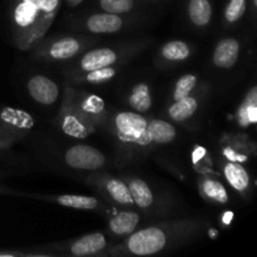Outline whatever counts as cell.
I'll use <instances>...</instances> for the list:
<instances>
[{
  "mask_svg": "<svg viewBox=\"0 0 257 257\" xmlns=\"http://www.w3.org/2000/svg\"><path fill=\"white\" fill-rule=\"evenodd\" d=\"M147 119L138 112H118L113 117V132L122 145L135 150L151 147L147 135Z\"/></svg>",
  "mask_w": 257,
  "mask_h": 257,
  "instance_id": "cell-1",
  "label": "cell"
},
{
  "mask_svg": "<svg viewBox=\"0 0 257 257\" xmlns=\"http://www.w3.org/2000/svg\"><path fill=\"white\" fill-rule=\"evenodd\" d=\"M168 242V235L163 228L147 227L133 232L124 243L128 253L137 256H150L160 252Z\"/></svg>",
  "mask_w": 257,
  "mask_h": 257,
  "instance_id": "cell-2",
  "label": "cell"
},
{
  "mask_svg": "<svg viewBox=\"0 0 257 257\" xmlns=\"http://www.w3.org/2000/svg\"><path fill=\"white\" fill-rule=\"evenodd\" d=\"M64 161L74 170L97 171L105 165V156L92 146L75 145L64 153Z\"/></svg>",
  "mask_w": 257,
  "mask_h": 257,
  "instance_id": "cell-3",
  "label": "cell"
},
{
  "mask_svg": "<svg viewBox=\"0 0 257 257\" xmlns=\"http://www.w3.org/2000/svg\"><path fill=\"white\" fill-rule=\"evenodd\" d=\"M34 124L32 115L23 110L7 107L0 112V141L17 138L22 132H28Z\"/></svg>",
  "mask_w": 257,
  "mask_h": 257,
  "instance_id": "cell-4",
  "label": "cell"
},
{
  "mask_svg": "<svg viewBox=\"0 0 257 257\" xmlns=\"http://www.w3.org/2000/svg\"><path fill=\"white\" fill-rule=\"evenodd\" d=\"M28 92L35 102L43 105H52L59 98V87L54 80L45 75H34L28 80Z\"/></svg>",
  "mask_w": 257,
  "mask_h": 257,
  "instance_id": "cell-5",
  "label": "cell"
},
{
  "mask_svg": "<svg viewBox=\"0 0 257 257\" xmlns=\"http://www.w3.org/2000/svg\"><path fill=\"white\" fill-rule=\"evenodd\" d=\"M240 55V43L233 38L220 40L213 50V64L222 69H230L237 63Z\"/></svg>",
  "mask_w": 257,
  "mask_h": 257,
  "instance_id": "cell-6",
  "label": "cell"
},
{
  "mask_svg": "<svg viewBox=\"0 0 257 257\" xmlns=\"http://www.w3.org/2000/svg\"><path fill=\"white\" fill-rule=\"evenodd\" d=\"M85 27L94 34H110L122 29L123 20L118 14L105 12L98 13L88 18Z\"/></svg>",
  "mask_w": 257,
  "mask_h": 257,
  "instance_id": "cell-7",
  "label": "cell"
},
{
  "mask_svg": "<svg viewBox=\"0 0 257 257\" xmlns=\"http://www.w3.org/2000/svg\"><path fill=\"white\" fill-rule=\"evenodd\" d=\"M117 62V53L109 48H99L85 53L80 59V69L84 72L110 67Z\"/></svg>",
  "mask_w": 257,
  "mask_h": 257,
  "instance_id": "cell-8",
  "label": "cell"
},
{
  "mask_svg": "<svg viewBox=\"0 0 257 257\" xmlns=\"http://www.w3.org/2000/svg\"><path fill=\"white\" fill-rule=\"evenodd\" d=\"M105 247H107L105 236L100 232H94L83 236V237L74 241L73 245L70 246V252H72V255L78 257L90 256L100 252Z\"/></svg>",
  "mask_w": 257,
  "mask_h": 257,
  "instance_id": "cell-9",
  "label": "cell"
},
{
  "mask_svg": "<svg viewBox=\"0 0 257 257\" xmlns=\"http://www.w3.org/2000/svg\"><path fill=\"white\" fill-rule=\"evenodd\" d=\"M147 135L152 145H167L177 137V131L162 119H152L147 123Z\"/></svg>",
  "mask_w": 257,
  "mask_h": 257,
  "instance_id": "cell-10",
  "label": "cell"
},
{
  "mask_svg": "<svg viewBox=\"0 0 257 257\" xmlns=\"http://www.w3.org/2000/svg\"><path fill=\"white\" fill-rule=\"evenodd\" d=\"M42 13L27 0H19L14 8V22L20 29H29L30 27H34L39 20Z\"/></svg>",
  "mask_w": 257,
  "mask_h": 257,
  "instance_id": "cell-11",
  "label": "cell"
},
{
  "mask_svg": "<svg viewBox=\"0 0 257 257\" xmlns=\"http://www.w3.org/2000/svg\"><path fill=\"white\" fill-rule=\"evenodd\" d=\"M140 222V215L131 211L119 212L109 221V228L114 235L127 236L131 235Z\"/></svg>",
  "mask_w": 257,
  "mask_h": 257,
  "instance_id": "cell-12",
  "label": "cell"
},
{
  "mask_svg": "<svg viewBox=\"0 0 257 257\" xmlns=\"http://www.w3.org/2000/svg\"><path fill=\"white\" fill-rule=\"evenodd\" d=\"M62 128L68 136L73 138H84L90 132L87 117H83L78 113H67L63 117Z\"/></svg>",
  "mask_w": 257,
  "mask_h": 257,
  "instance_id": "cell-13",
  "label": "cell"
},
{
  "mask_svg": "<svg viewBox=\"0 0 257 257\" xmlns=\"http://www.w3.org/2000/svg\"><path fill=\"white\" fill-rule=\"evenodd\" d=\"M188 17L196 27H206L212 18L210 0H190L187 5Z\"/></svg>",
  "mask_w": 257,
  "mask_h": 257,
  "instance_id": "cell-14",
  "label": "cell"
},
{
  "mask_svg": "<svg viewBox=\"0 0 257 257\" xmlns=\"http://www.w3.org/2000/svg\"><path fill=\"white\" fill-rule=\"evenodd\" d=\"M226 180L237 191H246L250 187V176L247 171L237 162H227L223 167Z\"/></svg>",
  "mask_w": 257,
  "mask_h": 257,
  "instance_id": "cell-15",
  "label": "cell"
},
{
  "mask_svg": "<svg viewBox=\"0 0 257 257\" xmlns=\"http://www.w3.org/2000/svg\"><path fill=\"white\" fill-rule=\"evenodd\" d=\"M127 186L131 196H132L133 203H136L142 210H146V208L152 206L155 197H153L150 186L145 181L140 180V178H135V180H131Z\"/></svg>",
  "mask_w": 257,
  "mask_h": 257,
  "instance_id": "cell-16",
  "label": "cell"
},
{
  "mask_svg": "<svg viewBox=\"0 0 257 257\" xmlns=\"http://www.w3.org/2000/svg\"><path fill=\"white\" fill-rule=\"evenodd\" d=\"M80 49L79 40L75 38L65 37L62 39H58L52 44L49 49V54L53 59L65 60L74 57Z\"/></svg>",
  "mask_w": 257,
  "mask_h": 257,
  "instance_id": "cell-17",
  "label": "cell"
},
{
  "mask_svg": "<svg viewBox=\"0 0 257 257\" xmlns=\"http://www.w3.org/2000/svg\"><path fill=\"white\" fill-rule=\"evenodd\" d=\"M131 108L138 113L148 112L152 107V98H151L150 87L146 83H140L135 85L128 98Z\"/></svg>",
  "mask_w": 257,
  "mask_h": 257,
  "instance_id": "cell-18",
  "label": "cell"
},
{
  "mask_svg": "<svg viewBox=\"0 0 257 257\" xmlns=\"http://www.w3.org/2000/svg\"><path fill=\"white\" fill-rule=\"evenodd\" d=\"M198 108V102L196 98L187 95V97L176 99L175 103L168 109V114L173 120H185L190 118L191 115L195 114V112Z\"/></svg>",
  "mask_w": 257,
  "mask_h": 257,
  "instance_id": "cell-19",
  "label": "cell"
},
{
  "mask_svg": "<svg viewBox=\"0 0 257 257\" xmlns=\"http://www.w3.org/2000/svg\"><path fill=\"white\" fill-rule=\"evenodd\" d=\"M57 202L64 207L77 208V210H95L99 206L97 198L92 197V196L80 195L58 196Z\"/></svg>",
  "mask_w": 257,
  "mask_h": 257,
  "instance_id": "cell-20",
  "label": "cell"
},
{
  "mask_svg": "<svg viewBox=\"0 0 257 257\" xmlns=\"http://www.w3.org/2000/svg\"><path fill=\"white\" fill-rule=\"evenodd\" d=\"M105 190L113 201L119 205H133L132 196H131L128 186L118 178H109L105 182Z\"/></svg>",
  "mask_w": 257,
  "mask_h": 257,
  "instance_id": "cell-21",
  "label": "cell"
},
{
  "mask_svg": "<svg viewBox=\"0 0 257 257\" xmlns=\"http://www.w3.org/2000/svg\"><path fill=\"white\" fill-rule=\"evenodd\" d=\"M162 55L165 59L171 60V62L185 60L190 57V47L181 40L168 42L162 47Z\"/></svg>",
  "mask_w": 257,
  "mask_h": 257,
  "instance_id": "cell-22",
  "label": "cell"
},
{
  "mask_svg": "<svg viewBox=\"0 0 257 257\" xmlns=\"http://www.w3.org/2000/svg\"><path fill=\"white\" fill-rule=\"evenodd\" d=\"M202 191L208 198L216 201V202L226 203L228 201L227 191L225 190V187L218 181L211 180V178L203 180Z\"/></svg>",
  "mask_w": 257,
  "mask_h": 257,
  "instance_id": "cell-23",
  "label": "cell"
},
{
  "mask_svg": "<svg viewBox=\"0 0 257 257\" xmlns=\"http://www.w3.org/2000/svg\"><path fill=\"white\" fill-rule=\"evenodd\" d=\"M99 7L103 12L112 14H124L135 7V0H99Z\"/></svg>",
  "mask_w": 257,
  "mask_h": 257,
  "instance_id": "cell-24",
  "label": "cell"
},
{
  "mask_svg": "<svg viewBox=\"0 0 257 257\" xmlns=\"http://www.w3.org/2000/svg\"><path fill=\"white\" fill-rule=\"evenodd\" d=\"M196 84H197V77L193 74H185L177 80L175 87V92H173V98L180 99V98L187 97L191 95L192 90L195 89Z\"/></svg>",
  "mask_w": 257,
  "mask_h": 257,
  "instance_id": "cell-25",
  "label": "cell"
},
{
  "mask_svg": "<svg viewBox=\"0 0 257 257\" xmlns=\"http://www.w3.org/2000/svg\"><path fill=\"white\" fill-rule=\"evenodd\" d=\"M246 10V0H230L225 9V19L228 23H236L242 18Z\"/></svg>",
  "mask_w": 257,
  "mask_h": 257,
  "instance_id": "cell-26",
  "label": "cell"
},
{
  "mask_svg": "<svg viewBox=\"0 0 257 257\" xmlns=\"http://www.w3.org/2000/svg\"><path fill=\"white\" fill-rule=\"evenodd\" d=\"M83 112L87 115H98L104 110V102L98 95H87L82 103Z\"/></svg>",
  "mask_w": 257,
  "mask_h": 257,
  "instance_id": "cell-27",
  "label": "cell"
},
{
  "mask_svg": "<svg viewBox=\"0 0 257 257\" xmlns=\"http://www.w3.org/2000/svg\"><path fill=\"white\" fill-rule=\"evenodd\" d=\"M115 75V70L110 67H104L99 68V69L90 70V72H87V75H85L84 79L87 82L93 83V84H99V83H104L107 80L112 79Z\"/></svg>",
  "mask_w": 257,
  "mask_h": 257,
  "instance_id": "cell-28",
  "label": "cell"
},
{
  "mask_svg": "<svg viewBox=\"0 0 257 257\" xmlns=\"http://www.w3.org/2000/svg\"><path fill=\"white\" fill-rule=\"evenodd\" d=\"M27 2L32 3L42 14L47 17V15H52L53 13H55V10L59 7L60 0H27Z\"/></svg>",
  "mask_w": 257,
  "mask_h": 257,
  "instance_id": "cell-29",
  "label": "cell"
}]
</instances>
